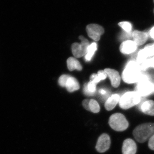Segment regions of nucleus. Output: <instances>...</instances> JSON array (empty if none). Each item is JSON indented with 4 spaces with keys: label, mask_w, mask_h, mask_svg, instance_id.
I'll use <instances>...</instances> for the list:
<instances>
[{
    "label": "nucleus",
    "mask_w": 154,
    "mask_h": 154,
    "mask_svg": "<svg viewBox=\"0 0 154 154\" xmlns=\"http://www.w3.org/2000/svg\"><path fill=\"white\" fill-rule=\"evenodd\" d=\"M90 111L94 113H99L100 111V106L98 102L94 99H91L90 100Z\"/></svg>",
    "instance_id": "4be33fe9"
},
{
    "label": "nucleus",
    "mask_w": 154,
    "mask_h": 154,
    "mask_svg": "<svg viewBox=\"0 0 154 154\" xmlns=\"http://www.w3.org/2000/svg\"><path fill=\"white\" fill-rule=\"evenodd\" d=\"M120 96L117 94L111 95L107 99L105 102V109L108 111L113 110L119 102Z\"/></svg>",
    "instance_id": "2eb2a0df"
},
{
    "label": "nucleus",
    "mask_w": 154,
    "mask_h": 154,
    "mask_svg": "<svg viewBox=\"0 0 154 154\" xmlns=\"http://www.w3.org/2000/svg\"><path fill=\"white\" fill-rule=\"evenodd\" d=\"M68 68L71 71L74 70L75 69L79 71H81L82 69V67L81 63L76 59L74 57H70L67 60Z\"/></svg>",
    "instance_id": "f3484780"
},
{
    "label": "nucleus",
    "mask_w": 154,
    "mask_h": 154,
    "mask_svg": "<svg viewBox=\"0 0 154 154\" xmlns=\"http://www.w3.org/2000/svg\"><path fill=\"white\" fill-rule=\"evenodd\" d=\"M150 36L152 38L154 39V27H152L150 30L149 32Z\"/></svg>",
    "instance_id": "cd10ccee"
},
{
    "label": "nucleus",
    "mask_w": 154,
    "mask_h": 154,
    "mask_svg": "<svg viewBox=\"0 0 154 154\" xmlns=\"http://www.w3.org/2000/svg\"><path fill=\"white\" fill-rule=\"evenodd\" d=\"M149 59V58L145 55L142 49L138 53L136 61L142 71H146L150 67Z\"/></svg>",
    "instance_id": "9d476101"
},
{
    "label": "nucleus",
    "mask_w": 154,
    "mask_h": 154,
    "mask_svg": "<svg viewBox=\"0 0 154 154\" xmlns=\"http://www.w3.org/2000/svg\"><path fill=\"white\" fill-rule=\"evenodd\" d=\"M109 124L112 129L117 131L125 130L129 126V123L125 116L121 113H115L110 116Z\"/></svg>",
    "instance_id": "20e7f679"
},
{
    "label": "nucleus",
    "mask_w": 154,
    "mask_h": 154,
    "mask_svg": "<svg viewBox=\"0 0 154 154\" xmlns=\"http://www.w3.org/2000/svg\"><path fill=\"white\" fill-rule=\"evenodd\" d=\"M135 91L141 97H146L154 94V82L151 80L140 81L136 86Z\"/></svg>",
    "instance_id": "39448f33"
},
{
    "label": "nucleus",
    "mask_w": 154,
    "mask_h": 154,
    "mask_svg": "<svg viewBox=\"0 0 154 154\" xmlns=\"http://www.w3.org/2000/svg\"><path fill=\"white\" fill-rule=\"evenodd\" d=\"M141 99V97L136 91H128L120 97L119 103L122 109L127 110L139 104Z\"/></svg>",
    "instance_id": "7ed1b4c3"
},
{
    "label": "nucleus",
    "mask_w": 154,
    "mask_h": 154,
    "mask_svg": "<svg viewBox=\"0 0 154 154\" xmlns=\"http://www.w3.org/2000/svg\"><path fill=\"white\" fill-rule=\"evenodd\" d=\"M140 110L146 115L154 116V101L153 100H146L141 104Z\"/></svg>",
    "instance_id": "4468645a"
},
{
    "label": "nucleus",
    "mask_w": 154,
    "mask_h": 154,
    "mask_svg": "<svg viewBox=\"0 0 154 154\" xmlns=\"http://www.w3.org/2000/svg\"><path fill=\"white\" fill-rule=\"evenodd\" d=\"M118 25L125 32L129 33L132 30V25L128 22H122L118 23Z\"/></svg>",
    "instance_id": "5701e85b"
},
{
    "label": "nucleus",
    "mask_w": 154,
    "mask_h": 154,
    "mask_svg": "<svg viewBox=\"0 0 154 154\" xmlns=\"http://www.w3.org/2000/svg\"><path fill=\"white\" fill-rule=\"evenodd\" d=\"M148 146L152 150H154V134L149 139Z\"/></svg>",
    "instance_id": "393cba45"
},
{
    "label": "nucleus",
    "mask_w": 154,
    "mask_h": 154,
    "mask_svg": "<svg viewBox=\"0 0 154 154\" xmlns=\"http://www.w3.org/2000/svg\"><path fill=\"white\" fill-rule=\"evenodd\" d=\"M142 71L136 61L130 60L127 63L122 72V77L124 82L128 84L138 82Z\"/></svg>",
    "instance_id": "f257e3e1"
},
{
    "label": "nucleus",
    "mask_w": 154,
    "mask_h": 154,
    "mask_svg": "<svg viewBox=\"0 0 154 154\" xmlns=\"http://www.w3.org/2000/svg\"><path fill=\"white\" fill-rule=\"evenodd\" d=\"M84 91L85 95L93 96L96 93V84L92 81L89 82L88 84H85Z\"/></svg>",
    "instance_id": "a211bd4d"
},
{
    "label": "nucleus",
    "mask_w": 154,
    "mask_h": 154,
    "mask_svg": "<svg viewBox=\"0 0 154 154\" xmlns=\"http://www.w3.org/2000/svg\"><path fill=\"white\" fill-rule=\"evenodd\" d=\"M142 50L149 58L154 56V42L147 45Z\"/></svg>",
    "instance_id": "412c9836"
},
{
    "label": "nucleus",
    "mask_w": 154,
    "mask_h": 154,
    "mask_svg": "<svg viewBox=\"0 0 154 154\" xmlns=\"http://www.w3.org/2000/svg\"><path fill=\"white\" fill-rule=\"evenodd\" d=\"M90 99H85L82 102V105L84 108L86 110L90 111V106H89V104H90Z\"/></svg>",
    "instance_id": "a878e982"
},
{
    "label": "nucleus",
    "mask_w": 154,
    "mask_h": 154,
    "mask_svg": "<svg viewBox=\"0 0 154 154\" xmlns=\"http://www.w3.org/2000/svg\"><path fill=\"white\" fill-rule=\"evenodd\" d=\"M107 77V74L104 70H100L98 72L97 74H93L91 75L90 79L91 81H92L96 84L100 82L101 80H105Z\"/></svg>",
    "instance_id": "6ab92c4d"
},
{
    "label": "nucleus",
    "mask_w": 154,
    "mask_h": 154,
    "mask_svg": "<svg viewBox=\"0 0 154 154\" xmlns=\"http://www.w3.org/2000/svg\"><path fill=\"white\" fill-rule=\"evenodd\" d=\"M149 64L150 67L154 69V56L149 59Z\"/></svg>",
    "instance_id": "bb28decb"
},
{
    "label": "nucleus",
    "mask_w": 154,
    "mask_h": 154,
    "mask_svg": "<svg viewBox=\"0 0 154 154\" xmlns=\"http://www.w3.org/2000/svg\"><path fill=\"white\" fill-rule=\"evenodd\" d=\"M86 30L88 36L96 41H99L100 36L105 32L104 28L97 24H90L87 26Z\"/></svg>",
    "instance_id": "0eeeda50"
},
{
    "label": "nucleus",
    "mask_w": 154,
    "mask_h": 154,
    "mask_svg": "<svg viewBox=\"0 0 154 154\" xmlns=\"http://www.w3.org/2000/svg\"><path fill=\"white\" fill-rule=\"evenodd\" d=\"M96 50H97V44L96 42H94L91 45H90L89 47L88 48L87 54L85 56L86 61H90L91 60Z\"/></svg>",
    "instance_id": "aec40b11"
},
{
    "label": "nucleus",
    "mask_w": 154,
    "mask_h": 154,
    "mask_svg": "<svg viewBox=\"0 0 154 154\" xmlns=\"http://www.w3.org/2000/svg\"><path fill=\"white\" fill-rule=\"evenodd\" d=\"M82 40L81 44L73 43L72 45V52L75 57L79 58L85 56L90 44L89 42L82 36L79 37Z\"/></svg>",
    "instance_id": "423d86ee"
},
{
    "label": "nucleus",
    "mask_w": 154,
    "mask_h": 154,
    "mask_svg": "<svg viewBox=\"0 0 154 154\" xmlns=\"http://www.w3.org/2000/svg\"><path fill=\"white\" fill-rule=\"evenodd\" d=\"M137 149L136 144L131 139H127L123 142L122 147V154H135Z\"/></svg>",
    "instance_id": "f8f14e48"
},
{
    "label": "nucleus",
    "mask_w": 154,
    "mask_h": 154,
    "mask_svg": "<svg viewBox=\"0 0 154 154\" xmlns=\"http://www.w3.org/2000/svg\"></svg>",
    "instance_id": "c756f323"
},
{
    "label": "nucleus",
    "mask_w": 154,
    "mask_h": 154,
    "mask_svg": "<svg viewBox=\"0 0 154 154\" xmlns=\"http://www.w3.org/2000/svg\"><path fill=\"white\" fill-rule=\"evenodd\" d=\"M66 87L69 92L72 93L79 90L80 85L76 79L71 76L67 81Z\"/></svg>",
    "instance_id": "dca6fc26"
},
{
    "label": "nucleus",
    "mask_w": 154,
    "mask_h": 154,
    "mask_svg": "<svg viewBox=\"0 0 154 154\" xmlns=\"http://www.w3.org/2000/svg\"><path fill=\"white\" fill-rule=\"evenodd\" d=\"M137 45L132 40H128L123 42L120 45L119 50L125 55L131 54L134 52L137 49Z\"/></svg>",
    "instance_id": "1a4fd4ad"
},
{
    "label": "nucleus",
    "mask_w": 154,
    "mask_h": 154,
    "mask_svg": "<svg viewBox=\"0 0 154 154\" xmlns=\"http://www.w3.org/2000/svg\"><path fill=\"white\" fill-rule=\"evenodd\" d=\"M133 41L137 45H141L144 44L147 40L148 34L143 31L135 30L132 33Z\"/></svg>",
    "instance_id": "ddd939ff"
},
{
    "label": "nucleus",
    "mask_w": 154,
    "mask_h": 154,
    "mask_svg": "<svg viewBox=\"0 0 154 154\" xmlns=\"http://www.w3.org/2000/svg\"><path fill=\"white\" fill-rule=\"evenodd\" d=\"M136 140L143 143L154 134V123H143L137 126L133 131Z\"/></svg>",
    "instance_id": "f03ea898"
},
{
    "label": "nucleus",
    "mask_w": 154,
    "mask_h": 154,
    "mask_svg": "<svg viewBox=\"0 0 154 154\" xmlns=\"http://www.w3.org/2000/svg\"><path fill=\"white\" fill-rule=\"evenodd\" d=\"M70 77V76L66 75H63L61 76L58 80L59 84L60 85V86L62 87H66L67 81L68 80L69 78Z\"/></svg>",
    "instance_id": "b1692460"
},
{
    "label": "nucleus",
    "mask_w": 154,
    "mask_h": 154,
    "mask_svg": "<svg viewBox=\"0 0 154 154\" xmlns=\"http://www.w3.org/2000/svg\"><path fill=\"white\" fill-rule=\"evenodd\" d=\"M104 71L110 79L112 86L115 88H118L121 81L119 73L115 69L109 68L105 69Z\"/></svg>",
    "instance_id": "9b49d317"
},
{
    "label": "nucleus",
    "mask_w": 154,
    "mask_h": 154,
    "mask_svg": "<svg viewBox=\"0 0 154 154\" xmlns=\"http://www.w3.org/2000/svg\"><path fill=\"white\" fill-rule=\"evenodd\" d=\"M110 143L109 136L106 134H103L98 139L96 146V149L99 152H105L110 148Z\"/></svg>",
    "instance_id": "6e6552de"
},
{
    "label": "nucleus",
    "mask_w": 154,
    "mask_h": 154,
    "mask_svg": "<svg viewBox=\"0 0 154 154\" xmlns=\"http://www.w3.org/2000/svg\"><path fill=\"white\" fill-rule=\"evenodd\" d=\"M99 92H100V94H102V95H104V94H106V91L103 90V89L100 90V91H99Z\"/></svg>",
    "instance_id": "c85d7f7f"
},
{
    "label": "nucleus",
    "mask_w": 154,
    "mask_h": 154,
    "mask_svg": "<svg viewBox=\"0 0 154 154\" xmlns=\"http://www.w3.org/2000/svg\"></svg>",
    "instance_id": "7c9ffc66"
}]
</instances>
